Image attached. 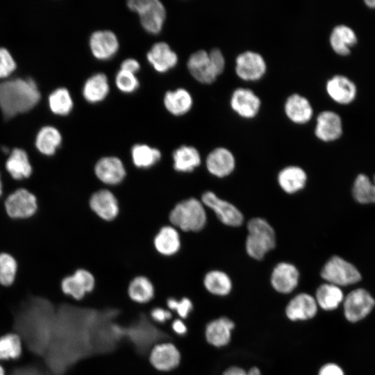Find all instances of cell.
<instances>
[{"mask_svg": "<svg viewBox=\"0 0 375 375\" xmlns=\"http://www.w3.org/2000/svg\"><path fill=\"white\" fill-rule=\"evenodd\" d=\"M307 181L305 171L298 166H288L280 171L278 182L283 191L295 193L304 188Z\"/></svg>", "mask_w": 375, "mask_h": 375, "instance_id": "f546056e", "label": "cell"}, {"mask_svg": "<svg viewBox=\"0 0 375 375\" xmlns=\"http://www.w3.org/2000/svg\"><path fill=\"white\" fill-rule=\"evenodd\" d=\"M352 194L354 199L360 203H375V174L373 182L367 175L358 174L353 185Z\"/></svg>", "mask_w": 375, "mask_h": 375, "instance_id": "8d00e7d4", "label": "cell"}, {"mask_svg": "<svg viewBox=\"0 0 375 375\" xmlns=\"http://www.w3.org/2000/svg\"><path fill=\"white\" fill-rule=\"evenodd\" d=\"M375 306V299L363 288L350 292L343 300L344 315L351 322H358L367 317Z\"/></svg>", "mask_w": 375, "mask_h": 375, "instance_id": "ba28073f", "label": "cell"}, {"mask_svg": "<svg viewBox=\"0 0 375 375\" xmlns=\"http://www.w3.org/2000/svg\"><path fill=\"white\" fill-rule=\"evenodd\" d=\"M150 365L160 372L175 370L181 362V353L174 343L165 342L157 344L151 349L149 355Z\"/></svg>", "mask_w": 375, "mask_h": 375, "instance_id": "9c48e42d", "label": "cell"}, {"mask_svg": "<svg viewBox=\"0 0 375 375\" xmlns=\"http://www.w3.org/2000/svg\"><path fill=\"white\" fill-rule=\"evenodd\" d=\"M131 158L134 165L138 168H149L161 158L159 149L144 144H136L131 149Z\"/></svg>", "mask_w": 375, "mask_h": 375, "instance_id": "d590c367", "label": "cell"}, {"mask_svg": "<svg viewBox=\"0 0 375 375\" xmlns=\"http://www.w3.org/2000/svg\"><path fill=\"white\" fill-rule=\"evenodd\" d=\"M172 331L179 335H183L188 332V327L183 319H175L172 323Z\"/></svg>", "mask_w": 375, "mask_h": 375, "instance_id": "681fc988", "label": "cell"}, {"mask_svg": "<svg viewBox=\"0 0 375 375\" xmlns=\"http://www.w3.org/2000/svg\"><path fill=\"white\" fill-rule=\"evenodd\" d=\"M62 136L59 131L53 126L42 128L35 138V147L43 155L52 156L60 147Z\"/></svg>", "mask_w": 375, "mask_h": 375, "instance_id": "836d02e7", "label": "cell"}, {"mask_svg": "<svg viewBox=\"0 0 375 375\" xmlns=\"http://www.w3.org/2000/svg\"><path fill=\"white\" fill-rule=\"evenodd\" d=\"M169 218L174 227L184 231H199L205 226L207 220L203 203L195 198L178 203L171 210Z\"/></svg>", "mask_w": 375, "mask_h": 375, "instance_id": "7a4b0ae2", "label": "cell"}, {"mask_svg": "<svg viewBox=\"0 0 375 375\" xmlns=\"http://www.w3.org/2000/svg\"><path fill=\"white\" fill-rule=\"evenodd\" d=\"M49 103L53 112L62 115L68 114L73 107L72 97L65 88H59L51 93Z\"/></svg>", "mask_w": 375, "mask_h": 375, "instance_id": "ab89813d", "label": "cell"}, {"mask_svg": "<svg viewBox=\"0 0 375 375\" xmlns=\"http://www.w3.org/2000/svg\"><path fill=\"white\" fill-rule=\"evenodd\" d=\"M40 93L32 78H15L0 83V107L6 117L33 108Z\"/></svg>", "mask_w": 375, "mask_h": 375, "instance_id": "6da1fadb", "label": "cell"}, {"mask_svg": "<svg viewBox=\"0 0 375 375\" xmlns=\"http://www.w3.org/2000/svg\"><path fill=\"white\" fill-rule=\"evenodd\" d=\"M166 305L168 310L176 312L181 319H186L193 310V303L188 297H182L181 299L169 298Z\"/></svg>", "mask_w": 375, "mask_h": 375, "instance_id": "b9f144b4", "label": "cell"}, {"mask_svg": "<svg viewBox=\"0 0 375 375\" xmlns=\"http://www.w3.org/2000/svg\"><path fill=\"white\" fill-rule=\"evenodd\" d=\"M140 69L139 62L134 58H126L124 60L120 65V69L135 74Z\"/></svg>", "mask_w": 375, "mask_h": 375, "instance_id": "c3c4849f", "label": "cell"}, {"mask_svg": "<svg viewBox=\"0 0 375 375\" xmlns=\"http://www.w3.org/2000/svg\"><path fill=\"white\" fill-rule=\"evenodd\" d=\"M94 275L83 268L76 269L72 274L63 277L60 281L62 294L76 301L83 300L87 294L94 290Z\"/></svg>", "mask_w": 375, "mask_h": 375, "instance_id": "52a82bcc", "label": "cell"}, {"mask_svg": "<svg viewBox=\"0 0 375 375\" xmlns=\"http://www.w3.org/2000/svg\"><path fill=\"white\" fill-rule=\"evenodd\" d=\"M235 70L241 79L254 81L264 76L267 70V64L259 53L245 51L236 57Z\"/></svg>", "mask_w": 375, "mask_h": 375, "instance_id": "30bf717a", "label": "cell"}, {"mask_svg": "<svg viewBox=\"0 0 375 375\" xmlns=\"http://www.w3.org/2000/svg\"><path fill=\"white\" fill-rule=\"evenodd\" d=\"M0 375H5L4 369L1 365H0Z\"/></svg>", "mask_w": 375, "mask_h": 375, "instance_id": "f5cc1de1", "label": "cell"}, {"mask_svg": "<svg viewBox=\"0 0 375 375\" xmlns=\"http://www.w3.org/2000/svg\"><path fill=\"white\" fill-rule=\"evenodd\" d=\"M115 85L122 92L132 93L140 85L139 81L135 74L120 69L115 76Z\"/></svg>", "mask_w": 375, "mask_h": 375, "instance_id": "60d3db41", "label": "cell"}, {"mask_svg": "<svg viewBox=\"0 0 375 375\" xmlns=\"http://www.w3.org/2000/svg\"><path fill=\"white\" fill-rule=\"evenodd\" d=\"M97 178L107 185L120 183L126 176L122 161L116 156H106L99 159L94 166Z\"/></svg>", "mask_w": 375, "mask_h": 375, "instance_id": "d6986e66", "label": "cell"}, {"mask_svg": "<svg viewBox=\"0 0 375 375\" xmlns=\"http://www.w3.org/2000/svg\"><path fill=\"white\" fill-rule=\"evenodd\" d=\"M321 276L328 283L338 287L355 284L361 279L358 269L342 258L332 256L324 264Z\"/></svg>", "mask_w": 375, "mask_h": 375, "instance_id": "8992f818", "label": "cell"}, {"mask_svg": "<svg viewBox=\"0 0 375 375\" xmlns=\"http://www.w3.org/2000/svg\"><path fill=\"white\" fill-rule=\"evenodd\" d=\"M187 67L192 76L201 83H212L218 76L208 51L203 49L198 50L190 56Z\"/></svg>", "mask_w": 375, "mask_h": 375, "instance_id": "7c38bea8", "label": "cell"}, {"mask_svg": "<svg viewBox=\"0 0 375 375\" xmlns=\"http://www.w3.org/2000/svg\"><path fill=\"white\" fill-rule=\"evenodd\" d=\"M90 51L97 59L108 60L114 56L119 47L117 35L110 30L93 32L89 40Z\"/></svg>", "mask_w": 375, "mask_h": 375, "instance_id": "4fadbf2b", "label": "cell"}, {"mask_svg": "<svg viewBox=\"0 0 375 375\" xmlns=\"http://www.w3.org/2000/svg\"><path fill=\"white\" fill-rule=\"evenodd\" d=\"M16 68V63L10 52L0 48V77L8 76Z\"/></svg>", "mask_w": 375, "mask_h": 375, "instance_id": "7bdbcfd3", "label": "cell"}, {"mask_svg": "<svg viewBox=\"0 0 375 375\" xmlns=\"http://www.w3.org/2000/svg\"><path fill=\"white\" fill-rule=\"evenodd\" d=\"M22 351V341L15 333H8L0 338V360L19 358Z\"/></svg>", "mask_w": 375, "mask_h": 375, "instance_id": "74e56055", "label": "cell"}, {"mask_svg": "<svg viewBox=\"0 0 375 375\" xmlns=\"http://www.w3.org/2000/svg\"><path fill=\"white\" fill-rule=\"evenodd\" d=\"M174 168L179 172H190L201 163V156L192 146L183 145L173 153Z\"/></svg>", "mask_w": 375, "mask_h": 375, "instance_id": "1f68e13d", "label": "cell"}, {"mask_svg": "<svg viewBox=\"0 0 375 375\" xmlns=\"http://www.w3.org/2000/svg\"><path fill=\"white\" fill-rule=\"evenodd\" d=\"M318 306L314 297L308 293L294 296L285 307V315L291 321H305L313 318Z\"/></svg>", "mask_w": 375, "mask_h": 375, "instance_id": "ffe728a7", "label": "cell"}, {"mask_svg": "<svg viewBox=\"0 0 375 375\" xmlns=\"http://www.w3.org/2000/svg\"><path fill=\"white\" fill-rule=\"evenodd\" d=\"M364 2L368 8L375 9V0H365Z\"/></svg>", "mask_w": 375, "mask_h": 375, "instance_id": "f907efd6", "label": "cell"}, {"mask_svg": "<svg viewBox=\"0 0 375 375\" xmlns=\"http://www.w3.org/2000/svg\"><path fill=\"white\" fill-rule=\"evenodd\" d=\"M150 316L156 322L164 323L172 317V313L169 310L156 307L151 310Z\"/></svg>", "mask_w": 375, "mask_h": 375, "instance_id": "bcb514c9", "label": "cell"}, {"mask_svg": "<svg viewBox=\"0 0 375 375\" xmlns=\"http://www.w3.org/2000/svg\"><path fill=\"white\" fill-rule=\"evenodd\" d=\"M299 272L292 264L282 262L277 264L271 275V284L273 288L281 294L292 292L297 286Z\"/></svg>", "mask_w": 375, "mask_h": 375, "instance_id": "2e32d148", "label": "cell"}, {"mask_svg": "<svg viewBox=\"0 0 375 375\" xmlns=\"http://www.w3.org/2000/svg\"><path fill=\"white\" fill-rule=\"evenodd\" d=\"M3 183L2 179V173L0 171V199L3 195Z\"/></svg>", "mask_w": 375, "mask_h": 375, "instance_id": "816d5d0a", "label": "cell"}, {"mask_svg": "<svg viewBox=\"0 0 375 375\" xmlns=\"http://www.w3.org/2000/svg\"><path fill=\"white\" fill-rule=\"evenodd\" d=\"M109 92L108 78L103 73H97L90 76L84 83L83 96L91 103L103 101Z\"/></svg>", "mask_w": 375, "mask_h": 375, "instance_id": "f1b7e54d", "label": "cell"}, {"mask_svg": "<svg viewBox=\"0 0 375 375\" xmlns=\"http://www.w3.org/2000/svg\"><path fill=\"white\" fill-rule=\"evenodd\" d=\"M127 293L132 301L144 304L153 299L155 288L149 278L144 276H138L133 278L129 283Z\"/></svg>", "mask_w": 375, "mask_h": 375, "instance_id": "4dcf8cb0", "label": "cell"}, {"mask_svg": "<svg viewBox=\"0 0 375 375\" xmlns=\"http://www.w3.org/2000/svg\"><path fill=\"white\" fill-rule=\"evenodd\" d=\"M328 95L336 103L347 105L353 101L357 95L356 84L344 75L337 74L326 83Z\"/></svg>", "mask_w": 375, "mask_h": 375, "instance_id": "e0dca14e", "label": "cell"}, {"mask_svg": "<svg viewBox=\"0 0 375 375\" xmlns=\"http://www.w3.org/2000/svg\"><path fill=\"white\" fill-rule=\"evenodd\" d=\"M222 375H261V372L257 367H252L248 371L238 366H231L227 368Z\"/></svg>", "mask_w": 375, "mask_h": 375, "instance_id": "f6af8a7d", "label": "cell"}, {"mask_svg": "<svg viewBox=\"0 0 375 375\" xmlns=\"http://www.w3.org/2000/svg\"><path fill=\"white\" fill-rule=\"evenodd\" d=\"M318 375H345L343 369L333 362L326 363L321 367Z\"/></svg>", "mask_w": 375, "mask_h": 375, "instance_id": "7dc6e473", "label": "cell"}, {"mask_svg": "<svg viewBox=\"0 0 375 375\" xmlns=\"http://www.w3.org/2000/svg\"><path fill=\"white\" fill-rule=\"evenodd\" d=\"M358 41L356 32L345 24L333 27L329 36V43L333 51L340 56H347Z\"/></svg>", "mask_w": 375, "mask_h": 375, "instance_id": "484cf974", "label": "cell"}, {"mask_svg": "<svg viewBox=\"0 0 375 375\" xmlns=\"http://www.w3.org/2000/svg\"><path fill=\"white\" fill-rule=\"evenodd\" d=\"M235 165L233 154L224 147L215 148L208 153L206 158L207 169L217 177L229 175L233 171Z\"/></svg>", "mask_w": 375, "mask_h": 375, "instance_id": "cb8c5ba5", "label": "cell"}, {"mask_svg": "<svg viewBox=\"0 0 375 375\" xmlns=\"http://www.w3.org/2000/svg\"><path fill=\"white\" fill-rule=\"evenodd\" d=\"M3 206L6 215L17 221L31 219L39 209L36 195L24 187L17 188L7 194Z\"/></svg>", "mask_w": 375, "mask_h": 375, "instance_id": "277c9868", "label": "cell"}, {"mask_svg": "<svg viewBox=\"0 0 375 375\" xmlns=\"http://www.w3.org/2000/svg\"><path fill=\"white\" fill-rule=\"evenodd\" d=\"M234 322L229 318L221 317L209 322L205 328V338L207 342L215 347L227 345L231 338Z\"/></svg>", "mask_w": 375, "mask_h": 375, "instance_id": "7402d4cb", "label": "cell"}, {"mask_svg": "<svg viewBox=\"0 0 375 375\" xmlns=\"http://www.w3.org/2000/svg\"><path fill=\"white\" fill-rule=\"evenodd\" d=\"M201 201L214 211L222 223L230 226H238L243 222V215L232 203L220 199L210 191L206 192Z\"/></svg>", "mask_w": 375, "mask_h": 375, "instance_id": "8fae6325", "label": "cell"}, {"mask_svg": "<svg viewBox=\"0 0 375 375\" xmlns=\"http://www.w3.org/2000/svg\"><path fill=\"white\" fill-rule=\"evenodd\" d=\"M148 62L160 73H165L174 67L178 62L177 54L165 42H158L147 53Z\"/></svg>", "mask_w": 375, "mask_h": 375, "instance_id": "603a6c76", "label": "cell"}, {"mask_svg": "<svg viewBox=\"0 0 375 375\" xmlns=\"http://www.w3.org/2000/svg\"><path fill=\"white\" fill-rule=\"evenodd\" d=\"M156 251L164 256H172L176 253L181 247L180 235L174 226L162 227L153 240Z\"/></svg>", "mask_w": 375, "mask_h": 375, "instance_id": "4316f807", "label": "cell"}, {"mask_svg": "<svg viewBox=\"0 0 375 375\" xmlns=\"http://www.w3.org/2000/svg\"><path fill=\"white\" fill-rule=\"evenodd\" d=\"M342 128V119L337 112L324 110L317 117L315 134L322 141L332 142L340 138Z\"/></svg>", "mask_w": 375, "mask_h": 375, "instance_id": "ac0fdd59", "label": "cell"}, {"mask_svg": "<svg viewBox=\"0 0 375 375\" xmlns=\"http://www.w3.org/2000/svg\"><path fill=\"white\" fill-rule=\"evenodd\" d=\"M247 230L246 251L251 258L260 260L276 245L274 228L265 219L255 217L248 222Z\"/></svg>", "mask_w": 375, "mask_h": 375, "instance_id": "3957f363", "label": "cell"}, {"mask_svg": "<svg viewBox=\"0 0 375 375\" xmlns=\"http://www.w3.org/2000/svg\"><path fill=\"white\" fill-rule=\"evenodd\" d=\"M128 8L136 12L142 28L151 34L159 33L166 19V9L159 0H130Z\"/></svg>", "mask_w": 375, "mask_h": 375, "instance_id": "5b68a950", "label": "cell"}, {"mask_svg": "<svg viewBox=\"0 0 375 375\" xmlns=\"http://www.w3.org/2000/svg\"><path fill=\"white\" fill-rule=\"evenodd\" d=\"M230 105L234 112L244 118H253L258 113L261 101L250 89L236 88L231 94Z\"/></svg>", "mask_w": 375, "mask_h": 375, "instance_id": "5bb4252c", "label": "cell"}, {"mask_svg": "<svg viewBox=\"0 0 375 375\" xmlns=\"http://www.w3.org/2000/svg\"><path fill=\"white\" fill-rule=\"evenodd\" d=\"M344 298L340 288L328 283L318 287L315 297L317 306L327 311L336 309L343 301Z\"/></svg>", "mask_w": 375, "mask_h": 375, "instance_id": "d6a6232c", "label": "cell"}, {"mask_svg": "<svg viewBox=\"0 0 375 375\" xmlns=\"http://www.w3.org/2000/svg\"><path fill=\"white\" fill-rule=\"evenodd\" d=\"M203 283L207 291L217 296L228 295L232 289L230 277L219 270L208 272L204 276Z\"/></svg>", "mask_w": 375, "mask_h": 375, "instance_id": "e575fe53", "label": "cell"}, {"mask_svg": "<svg viewBox=\"0 0 375 375\" xmlns=\"http://www.w3.org/2000/svg\"><path fill=\"white\" fill-rule=\"evenodd\" d=\"M208 54L217 74L220 75L224 70L226 62L222 52L218 48H213L208 51Z\"/></svg>", "mask_w": 375, "mask_h": 375, "instance_id": "ee69618b", "label": "cell"}, {"mask_svg": "<svg viewBox=\"0 0 375 375\" xmlns=\"http://www.w3.org/2000/svg\"><path fill=\"white\" fill-rule=\"evenodd\" d=\"M4 168L9 176L16 182L28 179L33 173V167L26 151L21 148H13L7 158Z\"/></svg>", "mask_w": 375, "mask_h": 375, "instance_id": "9a60e30c", "label": "cell"}, {"mask_svg": "<svg viewBox=\"0 0 375 375\" xmlns=\"http://www.w3.org/2000/svg\"><path fill=\"white\" fill-rule=\"evenodd\" d=\"M284 110L290 120L299 124L307 123L313 115V109L308 99L297 93L287 98Z\"/></svg>", "mask_w": 375, "mask_h": 375, "instance_id": "d4e9b609", "label": "cell"}, {"mask_svg": "<svg viewBox=\"0 0 375 375\" xmlns=\"http://www.w3.org/2000/svg\"><path fill=\"white\" fill-rule=\"evenodd\" d=\"M163 103L167 110L175 116L187 113L192 108L193 99L190 93L184 88L167 91L164 96Z\"/></svg>", "mask_w": 375, "mask_h": 375, "instance_id": "83f0119b", "label": "cell"}, {"mask_svg": "<svg viewBox=\"0 0 375 375\" xmlns=\"http://www.w3.org/2000/svg\"><path fill=\"white\" fill-rule=\"evenodd\" d=\"M90 207L96 215L106 221H111L119 213V204L117 198L108 190L95 192L90 199Z\"/></svg>", "mask_w": 375, "mask_h": 375, "instance_id": "44dd1931", "label": "cell"}, {"mask_svg": "<svg viewBox=\"0 0 375 375\" xmlns=\"http://www.w3.org/2000/svg\"><path fill=\"white\" fill-rule=\"evenodd\" d=\"M18 272V262L8 252H0V285L9 287L15 281Z\"/></svg>", "mask_w": 375, "mask_h": 375, "instance_id": "f35d334b", "label": "cell"}]
</instances>
